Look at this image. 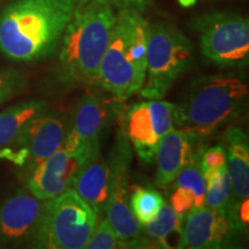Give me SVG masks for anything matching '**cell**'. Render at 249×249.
I'll list each match as a JSON object with an SVG mask.
<instances>
[{
	"instance_id": "obj_1",
	"label": "cell",
	"mask_w": 249,
	"mask_h": 249,
	"mask_svg": "<svg viewBox=\"0 0 249 249\" xmlns=\"http://www.w3.org/2000/svg\"><path fill=\"white\" fill-rule=\"evenodd\" d=\"M76 0H18L0 13V51L15 62L51 57L73 17Z\"/></svg>"
},
{
	"instance_id": "obj_2",
	"label": "cell",
	"mask_w": 249,
	"mask_h": 249,
	"mask_svg": "<svg viewBox=\"0 0 249 249\" xmlns=\"http://www.w3.org/2000/svg\"><path fill=\"white\" fill-rule=\"evenodd\" d=\"M117 14L113 5L89 0L76 2L62 35L57 77L67 87L95 85Z\"/></svg>"
},
{
	"instance_id": "obj_3",
	"label": "cell",
	"mask_w": 249,
	"mask_h": 249,
	"mask_svg": "<svg viewBox=\"0 0 249 249\" xmlns=\"http://www.w3.org/2000/svg\"><path fill=\"white\" fill-rule=\"evenodd\" d=\"M248 86L236 73L196 77L174 104L173 127L201 140L213 135L245 111Z\"/></svg>"
},
{
	"instance_id": "obj_4",
	"label": "cell",
	"mask_w": 249,
	"mask_h": 249,
	"mask_svg": "<svg viewBox=\"0 0 249 249\" xmlns=\"http://www.w3.org/2000/svg\"><path fill=\"white\" fill-rule=\"evenodd\" d=\"M150 23L134 9H119L99 65L97 85L118 99H127L142 88L147 71Z\"/></svg>"
},
{
	"instance_id": "obj_5",
	"label": "cell",
	"mask_w": 249,
	"mask_h": 249,
	"mask_svg": "<svg viewBox=\"0 0 249 249\" xmlns=\"http://www.w3.org/2000/svg\"><path fill=\"white\" fill-rule=\"evenodd\" d=\"M98 216L73 188L44 201L30 244L42 249H82Z\"/></svg>"
},
{
	"instance_id": "obj_6",
	"label": "cell",
	"mask_w": 249,
	"mask_h": 249,
	"mask_svg": "<svg viewBox=\"0 0 249 249\" xmlns=\"http://www.w3.org/2000/svg\"><path fill=\"white\" fill-rule=\"evenodd\" d=\"M194 62V48L174 24H150L147 48V71L140 95L145 99H163L176 81Z\"/></svg>"
},
{
	"instance_id": "obj_7",
	"label": "cell",
	"mask_w": 249,
	"mask_h": 249,
	"mask_svg": "<svg viewBox=\"0 0 249 249\" xmlns=\"http://www.w3.org/2000/svg\"><path fill=\"white\" fill-rule=\"evenodd\" d=\"M202 55L220 68H245L249 64V21L233 12H213L191 20Z\"/></svg>"
},
{
	"instance_id": "obj_8",
	"label": "cell",
	"mask_w": 249,
	"mask_h": 249,
	"mask_svg": "<svg viewBox=\"0 0 249 249\" xmlns=\"http://www.w3.org/2000/svg\"><path fill=\"white\" fill-rule=\"evenodd\" d=\"M132 160L130 143L123 129H119L107 157L112 171V180L105 214L123 245L126 242L129 245H142L147 241L142 235L141 225L134 217L129 207L128 181Z\"/></svg>"
},
{
	"instance_id": "obj_9",
	"label": "cell",
	"mask_w": 249,
	"mask_h": 249,
	"mask_svg": "<svg viewBox=\"0 0 249 249\" xmlns=\"http://www.w3.org/2000/svg\"><path fill=\"white\" fill-rule=\"evenodd\" d=\"M68 128L60 112L45 110L30 120L9 144L0 148V160L11 161L28 173L60 147Z\"/></svg>"
},
{
	"instance_id": "obj_10",
	"label": "cell",
	"mask_w": 249,
	"mask_h": 249,
	"mask_svg": "<svg viewBox=\"0 0 249 249\" xmlns=\"http://www.w3.org/2000/svg\"><path fill=\"white\" fill-rule=\"evenodd\" d=\"M90 160L92 158L67 132L60 147L27 173L28 189L40 201L60 195L73 188L80 171Z\"/></svg>"
},
{
	"instance_id": "obj_11",
	"label": "cell",
	"mask_w": 249,
	"mask_h": 249,
	"mask_svg": "<svg viewBox=\"0 0 249 249\" xmlns=\"http://www.w3.org/2000/svg\"><path fill=\"white\" fill-rule=\"evenodd\" d=\"M174 104L163 99L134 103L123 114V132L144 164L155 160L161 139L173 128Z\"/></svg>"
},
{
	"instance_id": "obj_12",
	"label": "cell",
	"mask_w": 249,
	"mask_h": 249,
	"mask_svg": "<svg viewBox=\"0 0 249 249\" xmlns=\"http://www.w3.org/2000/svg\"><path fill=\"white\" fill-rule=\"evenodd\" d=\"M182 223L177 246L180 249L225 248L231 244L236 233L241 232L227 211L214 210L205 205L191 211Z\"/></svg>"
},
{
	"instance_id": "obj_13",
	"label": "cell",
	"mask_w": 249,
	"mask_h": 249,
	"mask_svg": "<svg viewBox=\"0 0 249 249\" xmlns=\"http://www.w3.org/2000/svg\"><path fill=\"white\" fill-rule=\"evenodd\" d=\"M226 167L231 180V201L229 216L239 230L248 224L249 196V142L248 136L239 127H230L225 134Z\"/></svg>"
},
{
	"instance_id": "obj_14",
	"label": "cell",
	"mask_w": 249,
	"mask_h": 249,
	"mask_svg": "<svg viewBox=\"0 0 249 249\" xmlns=\"http://www.w3.org/2000/svg\"><path fill=\"white\" fill-rule=\"evenodd\" d=\"M44 201L18 188L0 201V246L30 242L36 231Z\"/></svg>"
},
{
	"instance_id": "obj_15",
	"label": "cell",
	"mask_w": 249,
	"mask_h": 249,
	"mask_svg": "<svg viewBox=\"0 0 249 249\" xmlns=\"http://www.w3.org/2000/svg\"><path fill=\"white\" fill-rule=\"evenodd\" d=\"M197 141L194 136L176 127L165 134L156 152V185L160 187L169 186L180 171L197 157L198 155L194 150Z\"/></svg>"
},
{
	"instance_id": "obj_16",
	"label": "cell",
	"mask_w": 249,
	"mask_h": 249,
	"mask_svg": "<svg viewBox=\"0 0 249 249\" xmlns=\"http://www.w3.org/2000/svg\"><path fill=\"white\" fill-rule=\"evenodd\" d=\"M107 117V108L92 93L86 92L77 103L68 133L91 158L101 154L99 135Z\"/></svg>"
},
{
	"instance_id": "obj_17",
	"label": "cell",
	"mask_w": 249,
	"mask_h": 249,
	"mask_svg": "<svg viewBox=\"0 0 249 249\" xmlns=\"http://www.w3.org/2000/svg\"><path fill=\"white\" fill-rule=\"evenodd\" d=\"M111 180L110 163L107 158L99 154L82 167L73 185L74 191L90 205L98 218L105 213L110 197Z\"/></svg>"
},
{
	"instance_id": "obj_18",
	"label": "cell",
	"mask_w": 249,
	"mask_h": 249,
	"mask_svg": "<svg viewBox=\"0 0 249 249\" xmlns=\"http://www.w3.org/2000/svg\"><path fill=\"white\" fill-rule=\"evenodd\" d=\"M198 155L191 164L180 171L171 185L170 205L183 218L191 211L204 205L205 180L202 174Z\"/></svg>"
},
{
	"instance_id": "obj_19",
	"label": "cell",
	"mask_w": 249,
	"mask_h": 249,
	"mask_svg": "<svg viewBox=\"0 0 249 249\" xmlns=\"http://www.w3.org/2000/svg\"><path fill=\"white\" fill-rule=\"evenodd\" d=\"M48 107L43 99H28L0 112V148L9 144L24 129L30 120Z\"/></svg>"
},
{
	"instance_id": "obj_20",
	"label": "cell",
	"mask_w": 249,
	"mask_h": 249,
	"mask_svg": "<svg viewBox=\"0 0 249 249\" xmlns=\"http://www.w3.org/2000/svg\"><path fill=\"white\" fill-rule=\"evenodd\" d=\"M205 180L204 205L211 209L227 211L231 201V180L227 167H216L202 171Z\"/></svg>"
},
{
	"instance_id": "obj_21",
	"label": "cell",
	"mask_w": 249,
	"mask_h": 249,
	"mask_svg": "<svg viewBox=\"0 0 249 249\" xmlns=\"http://www.w3.org/2000/svg\"><path fill=\"white\" fill-rule=\"evenodd\" d=\"M181 217L174 211L171 205L164 203L157 217L147 225L141 226L142 235L145 240H147V238H150L152 240L157 241L161 247L170 248L167 246L169 245L167 238L174 232L181 234Z\"/></svg>"
},
{
	"instance_id": "obj_22",
	"label": "cell",
	"mask_w": 249,
	"mask_h": 249,
	"mask_svg": "<svg viewBox=\"0 0 249 249\" xmlns=\"http://www.w3.org/2000/svg\"><path fill=\"white\" fill-rule=\"evenodd\" d=\"M164 203L165 200L160 193L147 187L135 186L129 197L130 210L141 226L154 220Z\"/></svg>"
},
{
	"instance_id": "obj_23",
	"label": "cell",
	"mask_w": 249,
	"mask_h": 249,
	"mask_svg": "<svg viewBox=\"0 0 249 249\" xmlns=\"http://www.w3.org/2000/svg\"><path fill=\"white\" fill-rule=\"evenodd\" d=\"M27 88V77L17 68H0V107Z\"/></svg>"
},
{
	"instance_id": "obj_24",
	"label": "cell",
	"mask_w": 249,
	"mask_h": 249,
	"mask_svg": "<svg viewBox=\"0 0 249 249\" xmlns=\"http://www.w3.org/2000/svg\"><path fill=\"white\" fill-rule=\"evenodd\" d=\"M123 245L118 238L116 231L108 222L107 218H104L101 222H97L95 229L90 235L85 246L86 249H113Z\"/></svg>"
},
{
	"instance_id": "obj_25",
	"label": "cell",
	"mask_w": 249,
	"mask_h": 249,
	"mask_svg": "<svg viewBox=\"0 0 249 249\" xmlns=\"http://www.w3.org/2000/svg\"><path fill=\"white\" fill-rule=\"evenodd\" d=\"M201 171L226 166V151L222 145L209 148L200 157Z\"/></svg>"
},
{
	"instance_id": "obj_26",
	"label": "cell",
	"mask_w": 249,
	"mask_h": 249,
	"mask_svg": "<svg viewBox=\"0 0 249 249\" xmlns=\"http://www.w3.org/2000/svg\"><path fill=\"white\" fill-rule=\"evenodd\" d=\"M150 2L151 0H112V5L117 6L119 9H134L140 13H143Z\"/></svg>"
},
{
	"instance_id": "obj_27",
	"label": "cell",
	"mask_w": 249,
	"mask_h": 249,
	"mask_svg": "<svg viewBox=\"0 0 249 249\" xmlns=\"http://www.w3.org/2000/svg\"><path fill=\"white\" fill-rule=\"evenodd\" d=\"M178 2L182 6V7L189 8L193 7V6L196 4V0H178Z\"/></svg>"
},
{
	"instance_id": "obj_28",
	"label": "cell",
	"mask_w": 249,
	"mask_h": 249,
	"mask_svg": "<svg viewBox=\"0 0 249 249\" xmlns=\"http://www.w3.org/2000/svg\"><path fill=\"white\" fill-rule=\"evenodd\" d=\"M83 1H89V0H76V2H83ZM96 1L104 2V4H112V0H96Z\"/></svg>"
}]
</instances>
